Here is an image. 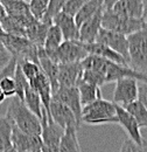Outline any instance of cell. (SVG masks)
<instances>
[{
    "label": "cell",
    "instance_id": "obj_1",
    "mask_svg": "<svg viewBox=\"0 0 147 152\" xmlns=\"http://www.w3.org/2000/svg\"><path fill=\"white\" fill-rule=\"evenodd\" d=\"M81 64L83 70H96L100 73L105 77L106 83L117 82L118 80L125 77H132L137 81L147 82V78L145 76L137 73L135 70H133L127 66L118 64L96 55H88L83 61H81Z\"/></svg>",
    "mask_w": 147,
    "mask_h": 152
},
{
    "label": "cell",
    "instance_id": "obj_2",
    "mask_svg": "<svg viewBox=\"0 0 147 152\" xmlns=\"http://www.w3.org/2000/svg\"><path fill=\"white\" fill-rule=\"evenodd\" d=\"M5 117L20 131L29 136H41V121L17 96L12 97Z\"/></svg>",
    "mask_w": 147,
    "mask_h": 152
},
{
    "label": "cell",
    "instance_id": "obj_3",
    "mask_svg": "<svg viewBox=\"0 0 147 152\" xmlns=\"http://www.w3.org/2000/svg\"><path fill=\"white\" fill-rule=\"evenodd\" d=\"M90 125H104L118 123L116 104L105 98H99L82 108V123Z\"/></svg>",
    "mask_w": 147,
    "mask_h": 152
},
{
    "label": "cell",
    "instance_id": "obj_4",
    "mask_svg": "<svg viewBox=\"0 0 147 152\" xmlns=\"http://www.w3.org/2000/svg\"><path fill=\"white\" fill-rule=\"evenodd\" d=\"M130 68L147 78V21L145 26L127 37Z\"/></svg>",
    "mask_w": 147,
    "mask_h": 152
},
{
    "label": "cell",
    "instance_id": "obj_5",
    "mask_svg": "<svg viewBox=\"0 0 147 152\" xmlns=\"http://www.w3.org/2000/svg\"><path fill=\"white\" fill-rule=\"evenodd\" d=\"M144 19H132L119 14H116L111 10H104L102 17V28L111 32H116L129 37L131 34L140 31L145 26Z\"/></svg>",
    "mask_w": 147,
    "mask_h": 152
},
{
    "label": "cell",
    "instance_id": "obj_6",
    "mask_svg": "<svg viewBox=\"0 0 147 152\" xmlns=\"http://www.w3.org/2000/svg\"><path fill=\"white\" fill-rule=\"evenodd\" d=\"M0 40L4 42L12 56L15 57L18 61L28 60L39 63V48L27 38L5 34Z\"/></svg>",
    "mask_w": 147,
    "mask_h": 152
},
{
    "label": "cell",
    "instance_id": "obj_7",
    "mask_svg": "<svg viewBox=\"0 0 147 152\" xmlns=\"http://www.w3.org/2000/svg\"><path fill=\"white\" fill-rule=\"evenodd\" d=\"M43 53L53 60L57 64H64V63H76L83 61L88 56V52L85 50L83 43L78 40L74 41H65L54 52H44Z\"/></svg>",
    "mask_w": 147,
    "mask_h": 152
},
{
    "label": "cell",
    "instance_id": "obj_8",
    "mask_svg": "<svg viewBox=\"0 0 147 152\" xmlns=\"http://www.w3.org/2000/svg\"><path fill=\"white\" fill-rule=\"evenodd\" d=\"M41 139L43 143V150L46 152H60V142L64 130L58 126L53 119L48 118L46 110L43 111V116L41 119Z\"/></svg>",
    "mask_w": 147,
    "mask_h": 152
},
{
    "label": "cell",
    "instance_id": "obj_9",
    "mask_svg": "<svg viewBox=\"0 0 147 152\" xmlns=\"http://www.w3.org/2000/svg\"><path fill=\"white\" fill-rule=\"evenodd\" d=\"M139 97V84L138 81L132 77L120 78L116 82L113 91V103L120 107L130 104L137 101Z\"/></svg>",
    "mask_w": 147,
    "mask_h": 152
},
{
    "label": "cell",
    "instance_id": "obj_10",
    "mask_svg": "<svg viewBox=\"0 0 147 152\" xmlns=\"http://www.w3.org/2000/svg\"><path fill=\"white\" fill-rule=\"evenodd\" d=\"M97 43H102L104 46H108L112 50L117 52L120 56L125 58V61L127 62L130 67V57H129V41H127V37L116 33V32H111L108 29L100 28L96 41Z\"/></svg>",
    "mask_w": 147,
    "mask_h": 152
},
{
    "label": "cell",
    "instance_id": "obj_11",
    "mask_svg": "<svg viewBox=\"0 0 147 152\" xmlns=\"http://www.w3.org/2000/svg\"><path fill=\"white\" fill-rule=\"evenodd\" d=\"M65 107H68L74 113L77 122L82 124V104L79 99V94L77 87L73 88H58L55 93H53V99Z\"/></svg>",
    "mask_w": 147,
    "mask_h": 152
},
{
    "label": "cell",
    "instance_id": "obj_12",
    "mask_svg": "<svg viewBox=\"0 0 147 152\" xmlns=\"http://www.w3.org/2000/svg\"><path fill=\"white\" fill-rule=\"evenodd\" d=\"M49 116L58 126H61L63 130L67 128H76L77 130L81 128V124L77 122L74 113L65 105L52 101L49 107Z\"/></svg>",
    "mask_w": 147,
    "mask_h": 152
},
{
    "label": "cell",
    "instance_id": "obj_13",
    "mask_svg": "<svg viewBox=\"0 0 147 152\" xmlns=\"http://www.w3.org/2000/svg\"><path fill=\"white\" fill-rule=\"evenodd\" d=\"M12 146L17 152H33L43 149L41 136H29L13 125Z\"/></svg>",
    "mask_w": 147,
    "mask_h": 152
},
{
    "label": "cell",
    "instance_id": "obj_14",
    "mask_svg": "<svg viewBox=\"0 0 147 152\" xmlns=\"http://www.w3.org/2000/svg\"><path fill=\"white\" fill-rule=\"evenodd\" d=\"M83 68L81 62L76 63H64L58 64V88H73L77 87V84L82 80Z\"/></svg>",
    "mask_w": 147,
    "mask_h": 152
},
{
    "label": "cell",
    "instance_id": "obj_15",
    "mask_svg": "<svg viewBox=\"0 0 147 152\" xmlns=\"http://www.w3.org/2000/svg\"><path fill=\"white\" fill-rule=\"evenodd\" d=\"M116 111H117V119H118L117 124H119L126 131L131 140H133L134 143H137L139 145L143 144L145 142V139L141 136L140 128H139L138 123L135 122V119L120 105L116 104Z\"/></svg>",
    "mask_w": 147,
    "mask_h": 152
},
{
    "label": "cell",
    "instance_id": "obj_16",
    "mask_svg": "<svg viewBox=\"0 0 147 152\" xmlns=\"http://www.w3.org/2000/svg\"><path fill=\"white\" fill-rule=\"evenodd\" d=\"M28 84L34 91H36L37 95L40 96L42 107H43V109L46 110V113L48 115V118H50V116H49V107H50V103H52V99H53V90H52V86H50L48 78L41 72L35 78L29 81Z\"/></svg>",
    "mask_w": 147,
    "mask_h": 152
},
{
    "label": "cell",
    "instance_id": "obj_17",
    "mask_svg": "<svg viewBox=\"0 0 147 152\" xmlns=\"http://www.w3.org/2000/svg\"><path fill=\"white\" fill-rule=\"evenodd\" d=\"M104 10L96 13L78 28V41L83 43H93L102 28V17Z\"/></svg>",
    "mask_w": 147,
    "mask_h": 152
},
{
    "label": "cell",
    "instance_id": "obj_18",
    "mask_svg": "<svg viewBox=\"0 0 147 152\" xmlns=\"http://www.w3.org/2000/svg\"><path fill=\"white\" fill-rule=\"evenodd\" d=\"M116 14L132 18L144 19V1L143 0H117L111 8Z\"/></svg>",
    "mask_w": 147,
    "mask_h": 152
},
{
    "label": "cell",
    "instance_id": "obj_19",
    "mask_svg": "<svg viewBox=\"0 0 147 152\" xmlns=\"http://www.w3.org/2000/svg\"><path fill=\"white\" fill-rule=\"evenodd\" d=\"M53 23L60 28L65 41L78 40V27L74 17L61 12L53 18Z\"/></svg>",
    "mask_w": 147,
    "mask_h": 152
},
{
    "label": "cell",
    "instance_id": "obj_20",
    "mask_svg": "<svg viewBox=\"0 0 147 152\" xmlns=\"http://www.w3.org/2000/svg\"><path fill=\"white\" fill-rule=\"evenodd\" d=\"M83 43V42H82ZM85 50L88 52L89 55H96V56L103 57L105 60H109L111 62H114V63H118V64H123V66H127V62L125 61V58L123 56H120L117 52L112 50L111 48H109L108 46H104L102 43H97V42H93V43H83Z\"/></svg>",
    "mask_w": 147,
    "mask_h": 152
},
{
    "label": "cell",
    "instance_id": "obj_21",
    "mask_svg": "<svg viewBox=\"0 0 147 152\" xmlns=\"http://www.w3.org/2000/svg\"><path fill=\"white\" fill-rule=\"evenodd\" d=\"M39 63L41 67L42 73L48 78L53 93H55L58 89V82H57V76H58V64L50 60L43 53V48L39 49Z\"/></svg>",
    "mask_w": 147,
    "mask_h": 152
},
{
    "label": "cell",
    "instance_id": "obj_22",
    "mask_svg": "<svg viewBox=\"0 0 147 152\" xmlns=\"http://www.w3.org/2000/svg\"><path fill=\"white\" fill-rule=\"evenodd\" d=\"M52 23H47L43 21H36L26 31V38L32 41L39 49H42L44 46V40L47 37L48 28Z\"/></svg>",
    "mask_w": 147,
    "mask_h": 152
},
{
    "label": "cell",
    "instance_id": "obj_23",
    "mask_svg": "<svg viewBox=\"0 0 147 152\" xmlns=\"http://www.w3.org/2000/svg\"><path fill=\"white\" fill-rule=\"evenodd\" d=\"M77 89H78V94H79V99H81L82 107L88 105V104H90L92 102L102 98L100 87L87 83V82H84L82 80L77 84Z\"/></svg>",
    "mask_w": 147,
    "mask_h": 152
},
{
    "label": "cell",
    "instance_id": "obj_24",
    "mask_svg": "<svg viewBox=\"0 0 147 152\" xmlns=\"http://www.w3.org/2000/svg\"><path fill=\"white\" fill-rule=\"evenodd\" d=\"M102 10H104L103 0H88L87 4L75 15V21H76L77 27L79 28L81 25H83L87 20L92 18L96 13H98Z\"/></svg>",
    "mask_w": 147,
    "mask_h": 152
},
{
    "label": "cell",
    "instance_id": "obj_25",
    "mask_svg": "<svg viewBox=\"0 0 147 152\" xmlns=\"http://www.w3.org/2000/svg\"><path fill=\"white\" fill-rule=\"evenodd\" d=\"M60 152H82L76 128H67L60 142Z\"/></svg>",
    "mask_w": 147,
    "mask_h": 152
},
{
    "label": "cell",
    "instance_id": "obj_26",
    "mask_svg": "<svg viewBox=\"0 0 147 152\" xmlns=\"http://www.w3.org/2000/svg\"><path fill=\"white\" fill-rule=\"evenodd\" d=\"M22 102L25 103V105H26L33 114L35 115L40 121L42 119L44 109H43V107H42L40 96L37 95L36 91H34L31 87H28V88L25 90V95H23Z\"/></svg>",
    "mask_w": 147,
    "mask_h": 152
},
{
    "label": "cell",
    "instance_id": "obj_27",
    "mask_svg": "<svg viewBox=\"0 0 147 152\" xmlns=\"http://www.w3.org/2000/svg\"><path fill=\"white\" fill-rule=\"evenodd\" d=\"M138 123L139 128H147V108L139 101H134L123 107Z\"/></svg>",
    "mask_w": 147,
    "mask_h": 152
},
{
    "label": "cell",
    "instance_id": "obj_28",
    "mask_svg": "<svg viewBox=\"0 0 147 152\" xmlns=\"http://www.w3.org/2000/svg\"><path fill=\"white\" fill-rule=\"evenodd\" d=\"M63 42H64V38H63L62 32L60 31V28L56 25L52 23L48 28V32H47L43 50L47 52V53L48 52H54Z\"/></svg>",
    "mask_w": 147,
    "mask_h": 152
},
{
    "label": "cell",
    "instance_id": "obj_29",
    "mask_svg": "<svg viewBox=\"0 0 147 152\" xmlns=\"http://www.w3.org/2000/svg\"><path fill=\"white\" fill-rule=\"evenodd\" d=\"M12 130L13 124L5 116H0V152H6L13 148Z\"/></svg>",
    "mask_w": 147,
    "mask_h": 152
},
{
    "label": "cell",
    "instance_id": "obj_30",
    "mask_svg": "<svg viewBox=\"0 0 147 152\" xmlns=\"http://www.w3.org/2000/svg\"><path fill=\"white\" fill-rule=\"evenodd\" d=\"M1 4L8 17L32 14L29 11L28 2H26L25 0H1Z\"/></svg>",
    "mask_w": 147,
    "mask_h": 152
},
{
    "label": "cell",
    "instance_id": "obj_31",
    "mask_svg": "<svg viewBox=\"0 0 147 152\" xmlns=\"http://www.w3.org/2000/svg\"><path fill=\"white\" fill-rule=\"evenodd\" d=\"M18 64L22 72L23 76L26 77V80L29 82L32 81L33 78H35L42 70H41V67L40 64L36 62H33V61H28V60H20L18 61Z\"/></svg>",
    "mask_w": 147,
    "mask_h": 152
},
{
    "label": "cell",
    "instance_id": "obj_32",
    "mask_svg": "<svg viewBox=\"0 0 147 152\" xmlns=\"http://www.w3.org/2000/svg\"><path fill=\"white\" fill-rule=\"evenodd\" d=\"M1 27L4 29V32L6 34H11V35H18V37H25L26 38V31L23 27H21L18 22L14 19H12L11 17L6 15V18L0 21Z\"/></svg>",
    "mask_w": 147,
    "mask_h": 152
},
{
    "label": "cell",
    "instance_id": "obj_33",
    "mask_svg": "<svg viewBox=\"0 0 147 152\" xmlns=\"http://www.w3.org/2000/svg\"><path fill=\"white\" fill-rule=\"evenodd\" d=\"M48 4H49V0H31L28 2V6L32 15L36 20L41 21L47 13Z\"/></svg>",
    "mask_w": 147,
    "mask_h": 152
},
{
    "label": "cell",
    "instance_id": "obj_34",
    "mask_svg": "<svg viewBox=\"0 0 147 152\" xmlns=\"http://www.w3.org/2000/svg\"><path fill=\"white\" fill-rule=\"evenodd\" d=\"M65 1L67 0H49L47 13H46L44 18L41 20V21L47 22V23H53V18L63 11V7L65 5Z\"/></svg>",
    "mask_w": 147,
    "mask_h": 152
},
{
    "label": "cell",
    "instance_id": "obj_35",
    "mask_svg": "<svg viewBox=\"0 0 147 152\" xmlns=\"http://www.w3.org/2000/svg\"><path fill=\"white\" fill-rule=\"evenodd\" d=\"M14 82H15V89H17V94L15 96L18 97L19 99H23V95H25V90L29 87L28 84V81L26 80V77L23 76L20 67H17V70H15V75H14Z\"/></svg>",
    "mask_w": 147,
    "mask_h": 152
},
{
    "label": "cell",
    "instance_id": "obj_36",
    "mask_svg": "<svg viewBox=\"0 0 147 152\" xmlns=\"http://www.w3.org/2000/svg\"><path fill=\"white\" fill-rule=\"evenodd\" d=\"M82 81L93 84V86H97V87H102V86L106 84L105 77L96 70H83Z\"/></svg>",
    "mask_w": 147,
    "mask_h": 152
},
{
    "label": "cell",
    "instance_id": "obj_37",
    "mask_svg": "<svg viewBox=\"0 0 147 152\" xmlns=\"http://www.w3.org/2000/svg\"><path fill=\"white\" fill-rule=\"evenodd\" d=\"M87 1L88 0H67L62 12L75 18V15L78 13V11L87 4Z\"/></svg>",
    "mask_w": 147,
    "mask_h": 152
},
{
    "label": "cell",
    "instance_id": "obj_38",
    "mask_svg": "<svg viewBox=\"0 0 147 152\" xmlns=\"http://www.w3.org/2000/svg\"><path fill=\"white\" fill-rule=\"evenodd\" d=\"M119 152H147V142L145 140L143 144L139 145L127 138L126 140H124Z\"/></svg>",
    "mask_w": 147,
    "mask_h": 152
},
{
    "label": "cell",
    "instance_id": "obj_39",
    "mask_svg": "<svg viewBox=\"0 0 147 152\" xmlns=\"http://www.w3.org/2000/svg\"><path fill=\"white\" fill-rule=\"evenodd\" d=\"M0 88L6 97H14L17 94L14 78H11V77L1 78L0 80Z\"/></svg>",
    "mask_w": 147,
    "mask_h": 152
},
{
    "label": "cell",
    "instance_id": "obj_40",
    "mask_svg": "<svg viewBox=\"0 0 147 152\" xmlns=\"http://www.w3.org/2000/svg\"><path fill=\"white\" fill-rule=\"evenodd\" d=\"M17 67H18V60L15 57H12V60L4 68L0 69V80L1 78H6V77L13 78L14 75H15Z\"/></svg>",
    "mask_w": 147,
    "mask_h": 152
},
{
    "label": "cell",
    "instance_id": "obj_41",
    "mask_svg": "<svg viewBox=\"0 0 147 152\" xmlns=\"http://www.w3.org/2000/svg\"><path fill=\"white\" fill-rule=\"evenodd\" d=\"M12 54L9 53V50L6 48V46L4 45V42L0 40V69L4 68L11 60H12Z\"/></svg>",
    "mask_w": 147,
    "mask_h": 152
},
{
    "label": "cell",
    "instance_id": "obj_42",
    "mask_svg": "<svg viewBox=\"0 0 147 152\" xmlns=\"http://www.w3.org/2000/svg\"><path fill=\"white\" fill-rule=\"evenodd\" d=\"M138 99L147 108V82H141V86H139Z\"/></svg>",
    "mask_w": 147,
    "mask_h": 152
},
{
    "label": "cell",
    "instance_id": "obj_43",
    "mask_svg": "<svg viewBox=\"0 0 147 152\" xmlns=\"http://www.w3.org/2000/svg\"><path fill=\"white\" fill-rule=\"evenodd\" d=\"M116 2H117V0H103L104 10H111Z\"/></svg>",
    "mask_w": 147,
    "mask_h": 152
},
{
    "label": "cell",
    "instance_id": "obj_44",
    "mask_svg": "<svg viewBox=\"0 0 147 152\" xmlns=\"http://www.w3.org/2000/svg\"><path fill=\"white\" fill-rule=\"evenodd\" d=\"M6 12H5V8H4V6H2V4H1V0H0V21L4 19V18H6Z\"/></svg>",
    "mask_w": 147,
    "mask_h": 152
},
{
    "label": "cell",
    "instance_id": "obj_45",
    "mask_svg": "<svg viewBox=\"0 0 147 152\" xmlns=\"http://www.w3.org/2000/svg\"><path fill=\"white\" fill-rule=\"evenodd\" d=\"M144 1V20L147 21V0H143Z\"/></svg>",
    "mask_w": 147,
    "mask_h": 152
},
{
    "label": "cell",
    "instance_id": "obj_46",
    "mask_svg": "<svg viewBox=\"0 0 147 152\" xmlns=\"http://www.w3.org/2000/svg\"><path fill=\"white\" fill-rule=\"evenodd\" d=\"M5 98H6V96H5V94L2 93V90H1V88H0V104L5 101Z\"/></svg>",
    "mask_w": 147,
    "mask_h": 152
},
{
    "label": "cell",
    "instance_id": "obj_47",
    "mask_svg": "<svg viewBox=\"0 0 147 152\" xmlns=\"http://www.w3.org/2000/svg\"><path fill=\"white\" fill-rule=\"evenodd\" d=\"M5 34H6V33L4 32V29H2V27H1V23H0V39L2 38V37H4Z\"/></svg>",
    "mask_w": 147,
    "mask_h": 152
},
{
    "label": "cell",
    "instance_id": "obj_48",
    "mask_svg": "<svg viewBox=\"0 0 147 152\" xmlns=\"http://www.w3.org/2000/svg\"><path fill=\"white\" fill-rule=\"evenodd\" d=\"M6 152H17V151H15V150H14V149H13V148H12V149H9V150H8V151H6Z\"/></svg>",
    "mask_w": 147,
    "mask_h": 152
},
{
    "label": "cell",
    "instance_id": "obj_49",
    "mask_svg": "<svg viewBox=\"0 0 147 152\" xmlns=\"http://www.w3.org/2000/svg\"><path fill=\"white\" fill-rule=\"evenodd\" d=\"M33 152H46V151L42 149V150H37V151H33Z\"/></svg>",
    "mask_w": 147,
    "mask_h": 152
}]
</instances>
